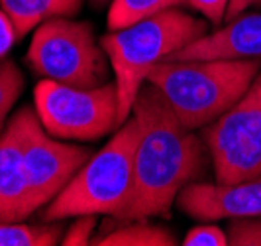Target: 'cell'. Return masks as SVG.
<instances>
[{"mask_svg": "<svg viewBox=\"0 0 261 246\" xmlns=\"http://www.w3.org/2000/svg\"><path fill=\"white\" fill-rule=\"evenodd\" d=\"M202 140L218 182L261 175V71L224 115L202 128Z\"/></svg>", "mask_w": 261, "mask_h": 246, "instance_id": "obj_7", "label": "cell"}, {"mask_svg": "<svg viewBox=\"0 0 261 246\" xmlns=\"http://www.w3.org/2000/svg\"><path fill=\"white\" fill-rule=\"evenodd\" d=\"M185 246H226L228 234L218 225L202 222L195 229H191L183 238Z\"/></svg>", "mask_w": 261, "mask_h": 246, "instance_id": "obj_18", "label": "cell"}, {"mask_svg": "<svg viewBox=\"0 0 261 246\" xmlns=\"http://www.w3.org/2000/svg\"><path fill=\"white\" fill-rule=\"evenodd\" d=\"M140 126L134 162V185L112 220L169 217L177 195L198 182L210 154L202 136L189 130L151 83L140 89L132 108Z\"/></svg>", "mask_w": 261, "mask_h": 246, "instance_id": "obj_1", "label": "cell"}, {"mask_svg": "<svg viewBox=\"0 0 261 246\" xmlns=\"http://www.w3.org/2000/svg\"><path fill=\"white\" fill-rule=\"evenodd\" d=\"M169 59H261V14H240Z\"/></svg>", "mask_w": 261, "mask_h": 246, "instance_id": "obj_11", "label": "cell"}, {"mask_svg": "<svg viewBox=\"0 0 261 246\" xmlns=\"http://www.w3.org/2000/svg\"><path fill=\"white\" fill-rule=\"evenodd\" d=\"M61 227L51 222H0V246H53L61 242Z\"/></svg>", "mask_w": 261, "mask_h": 246, "instance_id": "obj_15", "label": "cell"}, {"mask_svg": "<svg viewBox=\"0 0 261 246\" xmlns=\"http://www.w3.org/2000/svg\"><path fill=\"white\" fill-rule=\"evenodd\" d=\"M185 4H189V0H110L106 24L110 32H114Z\"/></svg>", "mask_w": 261, "mask_h": 246, "instance_id": "obj_14", "label": "cell"}, {"mask_svg": "<svg viewBox=\"0 0 261 246\" xmlns=\"http://www.w3.org/2000/svg\"><path fill=\"white\" fill-rule=\"evenodd\" d=\"M96 227V215H79L61 236L63 246H87L92 242V234Z\"/></svg>", "mask_w": 261, "mask_h": 246, "instance_id": "obj_19", "label": "cell"}, {"mask_svg": "<svg viewBox=\"0 0 261 246\" xmlns=\"http://www.w3.org/2000/svg\"><path fill=\"white\" fill-rule=\"evenodd\" d=\"M92 6H96V8H100V6H105V4H108L110 0H91Z\"/></svg>", "mask_w": 261, "mask_h": 246, "instance_id": "obj_22", "label": "cell"}, {"mask_svg": "<svg viewBox=\"0 0 261 246\" xmlns=\"http://www.w3.org/2000/svg\"><path fill=\"white\" fill-rule=\"evenodd\" d=\"M18 39L16 30L10 20V16L0 8V59L6 57V53L10 52V48L14 46V41Z\"/></svg>", "mask_w": 261, "mask_h": 246, "instance_id": "obj_21", "label": "cell"}, {"mask_svg": "<svg viewBox=\"0 0 261 246\" xmlns=\"http://www.w3.org/2000/svg\"><path fill=\"white\" fill-rule=\"evenodd\" d=\"M177 207L202 222L261 215V175L234 183L193 182L177 195Z\"/></svg>", "mask_w": 261, "mask_h": 246, "instance_id": "obj_9", "label": "cell"}, {"mask_svg": "<svg viewBox=\"0 0 261 246\" xmlns=\"http://www.w3.org/2000/svg\"><path fill=\"white\" fill-rule=\"evenodd\" d=\"M91 155L89 148L65 144L47 134L36 108L26 106L24 166L34 211L49 205Z\"/></svg>", "mask_w": 261, "mask_h": 246, "instance_id": "obj_8", "label": "cell"}, {"mask_svg": "<svg viewBox=\"0 0 261 246\" xmlns=\"http://www.w3.org/2000/svg\"><path fill=\"white\" fill-rule=\"evenodd\" d=\"M85 0H0V8L10 16L18 39L24 38L49 18H71Z\"/></svg>", "mask_w": 261, "mask_h": 246, "instance_id": "obj_12", "label": "cell"}, {"mask_svg": "<svg viewBox=\"0 0 261 246\" xmlns=\"http://www.w3.org/2000/svg\"><path fill=\"white\" fill-rule=\"evenodd\" d=\"M189 4L202 14L208 22L220 24L222 20H226V12H228L230 0H189Z\"/></svg>", "mask_w": 261, "mask_h": 246, "instance_id": "obj_20", "label": "cell"}, {"mask_svg": "<svg viewBox=\"0 0 261 246\" xmlns=\"http://www.w3.org/2000/svg\"><path fill=\"white\" fill-rule=\"evenodd\" d=\"M26 106L20 108L0 136V222H24L34 211L24 166Z\"/></svg>", "mask_w": 261, "mask_h": 246, "instance_id": "obj_10", "label": "cell"}, {"mask_svg": "<svg viewBox=\"0 0 261 246\" xmlns=\"http://www.w3.org/2000/svg\"><path fill=\"white\" fill-rule=\"evenodd\" d=\"M261 59H167L153 67L151 83L189 130L208 126L248 91Z\"/></svg>", "mask_w": 261, "mask_h": 246, "instance_id": "obj_2", "label": "cell"}, {"mask_svg": "<svg viewBox=\"0 0 261 246\" xmlns=\"http://www.w3.org/2000/svg\"><path fill=\"white\" fill-rule=\"evenodd\" d=\"M26 61L41 79L71 87H100L108 83V57L87 22L49 18L32 36Z\"/></svg>", "mask_w": 261, "mask_h": 246, "instance_id": "obj_5", "label": "cell"}, {"mask_svg": "<svg viewBox=\"0 0 261 246\" xmlns=\"http://www.w3.org/2000/svg\"><path fill=\"white\" fill-rule=\"evenodd\" d=\"M206 34L208 26L204 20L173 8L100 38V46L114 71L120 126L132 117L136 97L153 67Z\"/></svg>", "mask_w": 261, "mask_h": 246, "instance_id": "obj_3", "label": "cell"}, {"mask_svg": "<svg viewBox=\"0 0 261 246\" xmlns=\"http://www.w3.org/2000/svg\"><path fill=\"white\" fill-rule=\"evenodd\" d=\"M140 126L130 117L100 152L79 169L43 211V222L75 219L79 215L114 217L126 203L134 185V162Z\"/></svg>", "mask_w": 261, "mask_h": 246, "instance_id": "obj_4", "label": "cell"}, {"mask_svg": "<svg viewBox=\"0 0 261 246\" xmlns=\"http://www.w3.org/2000/svg\"><path fill=\"white\" fill-rule=\"evenodd\" d=\"M24 91V75L12 59H0V136L4 132V120Z\"/></svg>", "mask_w": 261, "mask_h": 246, "instance_id": "obj_16", "label": "cell"}, {"mask_svg": "<svg viewBox=\"0 0 261 246\" xmlns=\"http://www.w3.org/2000/svg\"><path fill=\"white\" fill-rule=\"evenodd\" d=\"M34 104L41 126L59 140L89 142L120 128L114 81L85 89L41 79L34 91Z\"/></svg>", "mask_w": 261, "mask_h": 246, "instance_id": "obj_6", "label": "cell"}, {"mask_svg": "<svg viewBox=\"0 0 261 246\" xmlns=\"http://www.w3.org/2000/svg\"><path fill=\"white\" fill-rule=\"evenodd\" d=\"M151 219L112 220L116 229H108L100 236L92 238L96 246H175L177 238L165 227H159Z\"/></svg>", "mask_w": 261, "mask_h": 246, "instance_id": "obj_13", "label": "cell"}, {"mask_svg": "<svg viewBox=\"0 0 261 246\" xmlns=\"http://www.w3.org/2000/svg\"><path fill=\"white\" fill-rule=\"evenodd\" d=\"M226 234L232 246H261V215L230 219Z\"/></svg>", "mask_w": 261, "mask_h": 246, "instance_id": "obj_17", "label": "cell"}]
</instances>
